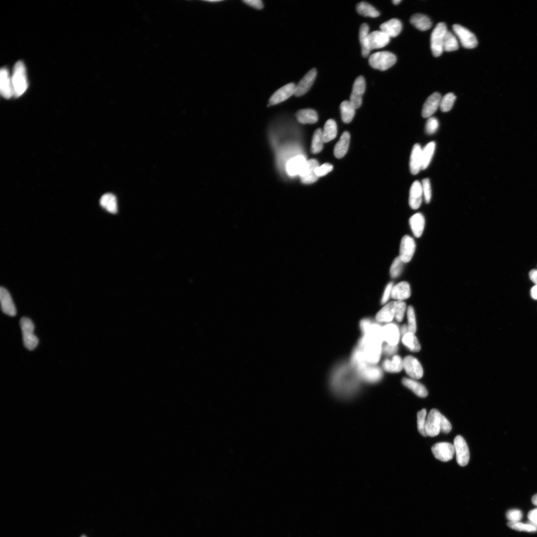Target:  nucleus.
Listing matches in <instances>:
<instances>
[{"mask_svg": "<svg viewBox=\"0 0 537 537\" xmlns=\"http://www.w3.org/2000/svg\"><path fill=\"white\" fill-rule=\"evenodd\" d=\"M0 136L9 148H16L21 144L18 116L8 101H4L0 106Z\"/></svg>", "mask_w": 537, "mask_h": 537, "instance_id": "obj_5", "label": "nucleus"}, {"mask_svg": "<svg viewBox=\"0 0 537 537\" xmlns=\"http://www.w3.org/2000/svg\"><path fill=\"white\" fill-rule=\"evenodd\" d=\"M331 2L332 1H312V3H314V4H328Z\"/></svg>", "mask_w": 537, "mask_h": 537, "instance_id": "obj_19", "label": "nucleus"}, {"mask_svg": "<svg viewBox=\"0 0 537 537\" xmlns=\"http://www.w3.org/2000/svg\"><path fill=\"white\" fill-rule=\"evenodd\" d=\"M528 537H537V522L531 528Z\"/></svg>", "mask_w": 537, "mask_h": 537, "instance_id": "obj_18", "label": "nucleus"}, {"mask_svg": "<svg viewBox=\"0 0 537 537\" xmlns=\"http://www.w3.org/2000/svg\"><path fill=\"white\" fill-rule=\"evenodd\" d=\"M514 181L519 185H524L529 180L533 164L525 152L516 151L510 160Z\"/></svg>", "mask_w": 537, "mask_h": 537, "instance_id": "obj_13", "label": "nucleus"}, {"mask_svg": "<svg viewBox=\"0 0 537 537\" xmlns=\"http://www.w3.org/2000/svg\"><path fill=\"white\" fill-rule=\"evenodd\" d=\"M460 240L453 233H447L435 239L430 245L429 255L436 265L448 263Z\"/></svg>", "mask_w": 537, "mask_h": 537, "instance_id": "obj_8", "label": "nucleus"}, {"mask_svg": "<svg viewBox=\"0 0 537 537\" xmlns=\"http://www.w3.org/2000/svg\"><path fill=\"white\" fill-rule=\"evenodd\" d=\"M477 250L478 244L475 240L468 238L460 240L448 262L453 274L456 277H467L474 273L477 266L473 262L472 255Z\"/></svg>", "mask_w": 537, "mask_h": 537, "instance_id": "obj_3", "label": "nucleus"}, {"mask_svg": "<svg viewBox=\"0 0 537 537\" xmlns=\"http://www.w3.org/2000/svg\"><path fill=\"white\" fill-rule=\"evenodd\" d=\"M150 304L155 312L167 321H172L177 318L175 297L167 290L155 292L150 299Z\"/></svg>", "mask_w": 537, "mask_h": 537, "instance_id": "obj_11", "label": "nucleus"}, {"mask_svg": "<svg viewBox=\"0 0 537 537\" xmlns=\"http://www.w3.org/2000/svg\"><path fill=\"white\" fill-rule=\"evenodd\" d=\"M506 201V191L504 183L492 179L488 184L484 196V206L487 214L494 213L504 207Z\"/></svg>", "mask_w": 537, "mask_h": 537, "instance_id": "obj_12", "label": "nucleus"}, {"mask_svg": "<svg viewBox=\"0 0 537 537\" xmlns=\"http://www.w3.org/2000/svg\"><path fill=\"white\" fill-rule=\"evenodd\" d=\"M486 211L484 206V196L475 194L470 203L467 226L469 230L476 231L485 224Z\"/></svg>", "mask_w": 537, "mask_h": 537, "instance_id": "obj_14", "label": "nucleus"}, {"mask_svg": "<svg viewBox=\"0 0 537 537\" xmlns=\"http://www.w3.org/2000/svg\"><path fill=\"white\" fill-rule=\"evenodd\" d=\"M475 112L472 103L463 106L444 128L442 143L446 146L455 143L463 138L469 128Z\"/></svg>", "mask_w": 537, "mask_h": 537, "instance_id": "obj_6", "label": "nucleus"}, {"mask_svg": "<svg viewBox=\"0 0 537 537\" xmlns=\"http://www.w3.org/2000/svg\"><path fill=\"white\" fill-rule=\"evenodd\" d=\"M499 249L494 245H487L485 248L477 250L472 255L473 262L478 267L487 265L491 260L498 257Z\"/></svg>", "mask_w": 537, "mask_h": 537, "instance_id": "obj_15", "label": "nucleus"}, {"mask_svg": "<svg viewBox=\"0 0 537 537\" xmlns=\"http://www.w3.org/2000/svg\"><path fill=\"white\" fill-rule=\"evenodd\" d=\"M18 121L21 144L28 146L40 135L42 130L39 104L33 92H27L22 98Z\"/></svg>", "mask_w": 537, "mask_h": 537, "instance_id": "obj_1", "label": "nucleus"}, {"mask_svg": "<svg viewBox=\"0 0 537 537\" xmlns=\"http://www.w3.org/2000/svg\"><path fill=\"white\" fill-rule=\"evenodd\" d=\"M524 152L533 164L537 163V116L531 122Z\"/></svg>", "mask_w": 537, "mask_h": 537, "instance_id": "obj_16", "label": "nucleus"}, {"mask_svg": "<svg viewBox=\"0 0 537 537\" xmlns=\"http://www.w3.org/2000/svg\"><path fill=\"white\" fill-rule=\"evenodd\" d=\"M446 182L453 186H470L477 180V172L473 166L465 163L449 165L443 171Z\"/></svg>", "mask_w": 537, "mask_h": 537, "instance_id": "obj_10", "label": "nucleus"}, {"mask_svg": "<svg viewBox=\"0 0 537 537\" xmlns=\"http://www.w3.org/2000/svg\"><path fill=\"white\" fill-rule=\"evenodd\" d=\"M365 3L368 6L385 13L387 16H390L396 11L395 4L391 0H367Z\"/></svg>", "mask_w": 537, "mask_h": 537, "instance_id": "obj_17", "label": "nucleus"}, {"mask_svg": "<svg viewBox=\"0 0 537 537\" xmlns=\"http://www.w3.org/2000/svg\"><path fill=\"white\" fill-rule=\"evenodd\" d=\"M0 452L4 468L16 475H22L25 471L24 463L16 441L4 431L0 433Z\"/></svg>", "mask_w": 537, "mask_h": 537, "instance_id": "obj_7", "label": "nucleus"}, {"mask_svg": "<svg viewBox=\"0 0 537 537\" xmlns=\"http://www.w3.org/2000/svg\"><path fill=\"white\" fill-rule=\"evenodd\" d=\"M535 16H536V18L537 19V6L535 8Z\"/></svg>", "mask_w": 537, "mask_h": 537, "instance_id": "obj_20", "label": "nucleus"}, {"mask_svg": "<svg viewBox=\"0 0 537 537\" xmlns=\"http://www.w3.org/2000/svg\"><path fill=\"white\" fill-rule=\"evenodd\" d=\"M525 210L524 199L521 197L516 198L502 221L501 231L505 238H511L518 233L524 223Z\"/></svg>", "mask_w": 537, "mask_h": 537, "instance_id": "obj_9", "label": "nucleus"}, {"mask_svg": "<svg viewBox=\"0 0 537 537\" xmlns=\"http://www.w3.org/2000/svg\"><path fill=\"white\" fill-rule=\"evenodd\" d=\"M31 489L36 519L43 526L51 525L59 513L51 502V486L45 477L35 475L31 481Z\"/></svg>", "mask_w": 537, "mask_h": 537, "instance_id": "obj_2", "label": "nucleus"}, {"mask_svg": "<svg viewBox=\"0 0 537 537\" xmlns=\"http://www.w3.org/2000/svg\"><path fill=\"white\" fill-rule=\"evenodd\" d=\"M444 128L436 124L428 127L416 136L407 145L403 152L404 157L411 158L422 155L442 142Z\"/></svg>", "mask_w": 537, "mask_h": 537, "instance_id": "obj_4", "label": "nucleus"}]
</instances>
